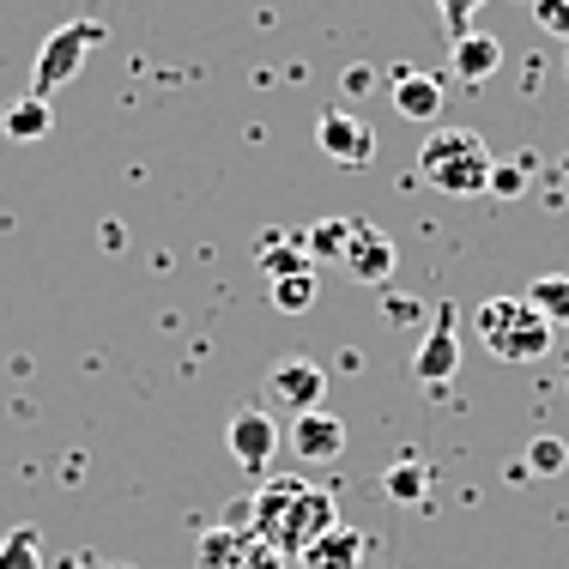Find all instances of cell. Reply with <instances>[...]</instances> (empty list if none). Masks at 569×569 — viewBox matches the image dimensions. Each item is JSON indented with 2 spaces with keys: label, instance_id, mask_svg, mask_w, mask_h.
I'll return each mask as SVG.
<instances>
[{
  "label": "cell",
  "instance_id": "3957f363",
  "mask_svg": "<svg viewBox=\"0 0 569 569\" xmlns=\"http://www.w3.org/2000/svg\"><path fill=\"white\" fill-rule=\"evenodd\" d=\"M472 333L485 340V351L497 363H539L551 351V340H558V328L527 297H485L472 309Z\"/></svg>",
  "mask_w": 569,
  "mask_h": 569
},
{
  "label": "cell",
  "instance_id": "5b68a950",
  "mask_svg": "<svg viewBox=\"0 0 569 569\" xmlns=\"http://www.w3.org/2000/svg\"><path fill=\"white\" fill-rule=\"evenodd\" d=\"M316 146H321V158H333L340 170H370V158H376V128H370L358 110L333 103V110L316 116Z\"/></svg>",
  "mask_w": 569,
  "mask_h": 569
},
{
  "label": "cell",
  "instance_id": "30bf717a",
  "mask_svg": "<svg viewBox=\"0 0 569 569\" xmlns=\"http://www.w3.org/2000/svg\"><path fill=\"white\" fill-rule=\"evenodd\" d=\"M340 267L358 284H388V279H395V267H400L395 237H388V230H376L370 219H351V242H346V261Z\"/></svg>",
  "mask_w": 569,
  "mask_h": 569
},
{
  "label": "cell",
  "instance_id": "8992f818",
  "mask_svg": "<svg viewBox=\"0 0 569 569\" xmlns=\"http://www.w3.org/2000/svg\"><path fill=\"white\" fill-rule=\"evenodd\" d=\"M194 569H284V558L254 527H207Z\"/></svg>",
  "mask_w": 569,
  "mask_h": 569
},
{
  "label": "cell",
  "instance_id": "9a60e30c",
  "mask_svg": "<svg viewBox=\"0 0 569 569\" xmlns=\"http://www.w3.org/2000/svg\"><path fill=\"white\" fill-rule=\"evenodd\" d=\"M395 110L406 121H437L442 116V86L430 73H395Z\"/></svg>",
  "mask_w": 569,
  "mask_h": 569
},
{
  "label": "cell",
  "instance_id": "5bb4252c",
  "mask_svg": "<svg viewBox=\"0 0 569 569\" xmlns=\"http://www.w3.org/2000/svg\"><path fill=\"white\" fill-rule=\"evenodd\" d=\"M425 491H430V460H418V455L388 460V472H382V497H388V503L418 509V503H425Z\"/></svg>",
  "mask_w": 569,
  "mask_h": 569
},
{
  "label": "cell",
  "instance_id": "277c9868",
  "mask_svg": "<svg viewBox=\"0 0 569 569\" xmlns=\"http://www.w3.org/2000/svg\"><path fill=\"white\" fill-rule=\"evenodd\" d=\"M103 43V24L98 19H73L61 24L56 37H49L43 49H37V67H31V98H49V91L73 86L79 67H86V56Z\"/></svg>",
  "mask_w": 569,
  "mask_h": 569
},
{
  "label": "cell",
  "instance_id": "d4e9b609",
  "mask_svg": "<svg viewBox=\"0 0 569 569\" xmlns=\"http://www.w3.org/2000/svg\"><path fill=\"white\" fill-rule=\"evenodd\" d=\"M533 24L546 37H569V0H533Z\"/></svg>",
  "mask_w": 569,
  "mask_h": 569
},
{
  "label": "cell",
  "instance_id": "603a6c76",
  "mask_svg": "<svg viewBox=\"0 0 569 569\" xmlns=\"http://www.w3.org/2000/svg\"><path fill=\"white\" fill-rule=\"evenodd\" d=\"M485 0H437V12H442V37L449 43H460V37L472 31V12H479Z\"/></svg>",
  "mask_w": 569,
  "mask_h": 569
},
{
  "label": "cell",
  "instance_id": "7c38bea8",
  "mask_svg": "<svg viewBox=\"0 0 569 569\" xmlns=\"http://www.w3.org/2000/svg\"><path fill=\"white\" fill-rule=\"evenodd\" d=\"M497 67H503V43H497L491 31H467L460 43H449V73L460 86H485Z\"/></svg>",
  "mask_w": 569,
  "mask_h": 569
},
{
  "label": "cell",
  "instance_id": "52a82bcc",
  "mask_svg": "<svg viewBox=\"0 0 569 569\" xmlns=\"http://www.w3.org/2000/svg\"><path fill=\"white\" fill-rule=\"evenodd\" d=\"M412 370H418V382L449 388V376L460 370V309L455 303H442L437 316H430V333L412 351Z\"/></svg>",
  "mask_w": 569,
  "mask_h": 569
},
{
  "label": "cell",
  "instance_id": "44dd1931",
  "mask_svg": "<svg viewBox=\"0 0 569 569\" xmlns=\"http://www.w3.org/2000/svg\"><path fill=\"white\" fill-rule=\"evenodd\" d=\"M521 467L539 472V479H558V472L569 467V449H563L558 437H533V442H527V460H521Z\"/></svg>",
  "mask_w": 569,
  "mask_h": 569
},
{
  "label": "cell",
  "instance_id": "8fae6325",
  "mask_svg": "<svg viewBox=\"0 0 569 569\" xmlns=\"http://www.w3.org/2000/svg\"><path fill=\"white\" fill-rule=\"evenodd\" d=\"M291 455L309 460V467H328V460L346 455V425L333 412H297L291 418Z\"/></svg>",
  "mask_w": 569,
  "mask_h": 569
},
{
  "label": "cell",
  "instance_id": "d6986e66",
  "mask_svg": "<svg viewBox=\"0 0 569 569\" xmlns=\"http://www.w3.org/2000/svg\"><path fill=\"white\" fill-rule=\"evenodd\" d=\"M346 242H351V219H321L316 230H309V237H303V249H309V261H333V267H340L346 261Z\"/></svg>",
  "mask_w": 569,
  "mask_h": 569
},
{
  "label": "cell",
  "instance_id": "7402d4cb",
  "mask_svg": "<svg viewBox=\"0 0 569 569\" xmlns=\"http://www.w3.org/2000/svg\"><path fill=\"white\" fill-rule=\"evenodd\" d=\"M273 303H279V309H309V303H316V273L273 279Z\"/></svg>",
  "mask_w": 569,
  "mask_h": 569
},
{
  "label": "cell",
  "instance_id": "e0dca14e",
  "mask_svg": "<svg viewBox=\"0 0 569 569\" xmlns=\"http://www.w3.org/2000/svg\"><path fill=\"white\" fill-rule=\"evenodd\" d=\"M49 98H31V91H24L19 103H7V116H0V128H7V140H43L49 133Z\"/></svg>",
  "mask_w": 569,
  "mask_h": 569
},
{
  "label": "cell",
  "instance_id": "ffe728a7",
  "mask_svg": "<svg viewBox=\"0 0 569 569\" xmlns=\"http://www.w3.org/2000/svg\"><path fill=\"white\" fill-rule=\"evenodd\" d=\"M0 569H43V533L31 521L0 539Z\"/></svg>",
  "mask_w": 569,
  "mask_h": 569
},
{
  "label": "cell",
  "instance_id": "6da1fadb",
  "mask_svg": "<svg viewBox=\"0 0 569 569\" xmlns=\"http://www.w3.org/2000/svg\"><path fill=\"white\" fill-rule=\"evenodd\" d=\"M249 527L291 563V558H303L321 533L340 527V509H333V497L309 479H267L261 491L249 497Z\"/></svg>",
  "mask_w": 569,
  "mask_h": 569
},
{
  "label": "cell",
  "instance_id": "2e32d148",
  "mask_svg": "<svg viewBox=\"0 0 569 569\" xmlns=\"http://www.w3.org/2000/svg\"><path fill=\"white\" fill-rule=\"evenodd\" d=\"M261 273H267V284H273V279H291V273H316L303 237H267V242H261Z\"/></svg>",
  "mask_w": 569,
  "mask_h": 569
},
{
  "label": "cell",
  "instance_id": "ac0fdd59",
  "mask_svg": "<svg viewBox=\"0 0 569 569\" xmlns=\"http://www.w3.org/2000/svg\"><path fill=\"white\" fill-rule=\"evenodd\" d=\"M527 303L551 321V328H569V273H546L527 284Z\"/></svg>",
  "mask_w": 569,
  "mask_h": 569
},
{
  "label": "cell",
  "instance_id": "9c48e42d",
  "mask_svg": "<svg viewBox=\"0 0 569 569\" xmlns=\"http://www.w3.org/2000/svg\"><path fill=\"white\" fill-rule=\"evenodd\" d=\"M224 442H230V460H237L242 472H254V479H261V472L273 467V455H279V425H273V412H261V406H242V412L230 418Z\"/></svg>",
  "mask_w": 569,
  "mask_h": 569
},
{
  "label": "cell",
  "instance_id": "cb8c5ba5",
  "mask_svg": "<svg viewBox=\"0 0 569 569\" xmlns=\"http://www.w3.org/2000/svg\"><path fill=\"white\" fill-rule=\"evenodd\" d=\"M527 182H533V176H527V158H515V164H497V170H491V194H497V200L527 194Z\"/></svg>",
  "mask_w": 569,
  "mask_h": 569
},
{
  "label": "cell",
  "instance_id": "4fadbf2b",
  "mask_svg": "<svg viewBox=\"0 0 569 569\" xmlns=\"http://www.w3.org/2000/svg\"><path fill=\"white\" fill-rule=\"evenodd\" d=\"M363 551H370V533H358V527H333V533H321L316 546L297 558V569H358Z\"/></svg>",
  "mask_w": 569,
  "mask_h": 569
},
{
  "label": "cell",
  "instance_id": "7a4b0ae2",
  "mask_svg": "<svg viewBox=\"0 0 569 569\" xmlns=\"http://www.w3.org/2000/svg\"><path fill=\"white\" fill-rule=\"evenodd\" d=\"M491 170L497 158L485 152V140L472 128H430V140L418 146V182L437 194H491Z\"/></svg>",
  "mask_w": 569,
  "mask_h": 569
},
{
  "label": "cell",
  "instance_id": "4316f807",
  "mask_svg": "<svg viewBox=\"0 0 569 569\" xmlns=\"http://www.w3.org/2000/svg\"><path fill=\"white\" fill-rule=\"evenodd\" d=\"M563 176H569V152H563Z\"/></svg>",
  "mask_w": 569,
  "mask_h": 569
},
{
  "label": "cell",
  "instance_id": "484cf974",
  "mask_svg": "<svg viewBox=\"0 0 569 569\" xmlns=\"http://www.w3.org/2000/svg\"><path fill=\"white\" fill-rule=\"evenodd\" d=\"M370 86H376V67H346V98H358Z\"/></svg>",
  "mask_w": 569,
  "mask_h": 569
},
{
  "label": "cell",
  "instance_id": "ba28073f",
  "mask_svg": "<svg viewBox=\"0 0 569 569\" xmlns=\"http://www.w3.org/2000/svg\"><path fill=\"white\" fill-rule=\"evenodd\" d=\"M267 395H273L279 412H321L328 400V370L316 358H279L267 370Z\"/></svg>",
  "mask_w": 569,
  "mask_h": 569
}]
</instances>
